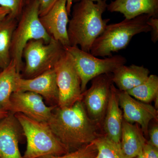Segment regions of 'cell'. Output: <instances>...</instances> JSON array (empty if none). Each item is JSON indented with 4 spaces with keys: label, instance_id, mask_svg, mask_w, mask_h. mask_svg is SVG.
<instances>
[{
    "label": "cell",
    "instance_id": "cell-1",
    "mask_svg": "<svg viewBox=\"0 0 158 158\" xmlns=\"http://www.w3.org/2000/svg\"><path fill=\"white\" fill-rule=\"evenodd\" d=\"M47 123L68 152L93 142L98 134L99 124L88 116L82 101L69 107L57 106Z\"/></svg>",
    "mask_w": 158,
    "mask_h": 158
},
{
    "label": "cell",
    "instance_id": "cell-2",
    "mask_svg": "<svg viewBox=\"0 0 158 158\" xmlns=\"http://www.w3.org/2000/svg\"><path fill=\"white\" fill-rule=\"evenodd\" d=\"M106 1L94 3L90 0H81L77 2L68 26L70 46L79 45L82 50L90 52L94 42L102 34L110 20L102 19L108 6Z\"/></svg>",
    "mask_w": 158,
    "mask_h": 158
},
{
    "label": "cell",
    "instance_id": "cell-3",
    "mask_svg": "<svg viewBox=\"0 0 158 158\" xmlns=\"http://www.w3.org/2000/svg\"><path fill=\"white\" fill-rule=\"evenodd\" d=\"M150 17L142 15L132 19H125L116 23L107 25L102 34L94 42L90 53L96 57H110L113 53L126 48L134 36L150 32L147 21Z\"/></svg>",
    "mask_w": 158,
    "mask_h": 158
},
{
    "label": "cell",
    "instance_id": "cell-4",
    "mask_svg": "<svg viewBox=\"0 0 158 158\" xmlns=\"http://www.w3.org/2000/svg\"><path fill=\"white\" fill-rule=\"evenodd\" d=\"M14 115L27 139V148L23 158L59 156L68 152L47 123L36 121L21 113H15Z\"/></svg>",
    "mask_w": 158,
    "mask_h": 158
},
{
    "label": "cell",
    "instance_id": "cell-5",
    "mask_svg": "<svg viewBox=\"0 0 158 158\" xmlns=\"http://www.w3.org/2000/svg\"><path fill=\"white\" fill-rule=\"evenodd\" d=\"M52 38L40 20L38 1L31 0L22 13L11 41V59L15 63L18 70L19 72L21 70L23 51L29 41L42 40L48 43Z\"/></svg>",
    "mask_w": 158,
    "mask_h": 158
},
{
    "label": "cell",
    "instance_id": "cell-6",
    "mask_svg": "<svg viewBox=\"0 0 158 158\" xmlns=\"http://www.w3.org/2000/svg\"><path fill=\"white\" fill-rule=\"evenodd\" d=\"M71 57L81 80L82 93L86 90L89 81L104 74L111 73L116 69L125 65L127 59L120 55L101 59L79 48L78 46L63 47Z\"/></svg>",
    "mask_w": 158,
    "mask_h": 158
},
{
    "label": "cell",
    "instance_id": "cell-7",
    "mask_svg": "<svg viewBox=\"0 0 158 158\" xmlns=\"http://www.w3.org/2000/svg\"><path fill=\"white\" fill-rule=\"evenodd\" d=\"M64 52V47L52 38L46 43L42 40L29 41L23 51L26 78H32L53 69Z\"/></svg>",
    "mask_w": 158,
    "mask_h": 158
},
{
    "label": "cell",
    "instance_id": "cell-8",
    "mask_svg": "<svg viewBox=\"0 0 158 158\" xmlns=\"http://www.w3.org/2000/svg\"><path fill=\"white\" fill-rule=\"evenodd\" d=\"M59 91L58 106L69 107L83 101L81 80L69 54L64 50L54 67Z\"/></svg>",
    "mask_w": 158,
    "mask_h": 158
},
{
    "label": "cell",
    "instance_id": "cell-9",
    "mask_svg": "<svg viewBox=\"0 0 158 158\" xmlns=\"http://www.w3.org/2000/svg\"><path fill=\"white\" fill-rule=\"evenodd\" d=\"M112 73L104 74L92 79L91 87L83 95L84 106L88 116L100 124L106 114L113 85Z\"/></svg>",
    "mask_w": 158,
    "mask_h": 158
},
{
    "label": "cell",
    "instance_id": "cell-10",
    "mask_svg": "<svg viewBox=\"0 0 158 158\" xmlns=\"http://www.w3.org/2000/svg\"><path fill=\"white\" fill-rule=\"evenodd\" d=\"M39 94L31 91H15L11 97L10 113H21L40 122L47 123L58 106H47Z\"/></svg>",
    "mask_w": 158,
    "mask_h": 158
},
{
    "label": "cell",
    "instance_id": "cell-11",
    "mask_svg": "<svg viewBox=\"0 0 158 158\" xmlns=\"http://www.w3.org/2000/svg\"><path fill=\"white\" fill-rule=\"evenodd\" d=\"M118 96L124 120L132 124L137 123L140 124L142 131L148 135L150 122L157 118V109L148 103L136 100L126 91L118 90Z\"/></svg>",
    "mask_w": 158,
    "mask_h": 158
},
{
    "label": "cell",
    "instance_id": "cell-12",
    "mask_svg": "<svg viewBox=\"0 0 158 158\" xmlns=\"http://www.w3.org/2000/svg\"><path fill=\"white\" fill-rule=\"evenodd\" d=\"M68 15L66 0H58L46 14L40 17L46 32L63 47L70 46L68 34Z\"/></svg>",
    "mask_w": 158,
    "mask_h": 158
},
{
    "label": "cell",
    "instance_id": "cell-13",
    "mask_svg": "<svg viewBox=\"0 0 158 158\" xmlns=\"http://www.w3.org/2000/svg\"><path fill=\"white\" fill-rule=\"evenodd\" d=\"M17 91L34 92L42 96L52 106H58L59 91L55 69H52L32 78L21 77Z\"/></svg>",
    "mask_w": 158,
    "mask_h": 158
},
{
    "label": "cell",
    "instance_id": "cell-14",
    "mask_svg": "<svg viewBox=\"0 0 158 158\" xmlns=\"http://www.w3.org/2000/svg\"><path fill=\"white\" fill-rule=\"evenodd\" d=\"M21 127L14 114L0 119V158H23L19 147Z\"/></svg>",
    "mask_w": 158,
    "mask_h": 158
},
{
    "label": "cell",
    "instance_id": "cell-15",
    "mask_svg": "<svg viewBox=\"0 0 158 158\" xmlns=\"http://www.w3.org/2000/svg\"><path fill=\"white\" fill-rule=\"evenodd\" d=\"M118 90L111 86L110 98L105 115L103 129L105 135L117 144H120L123 115L118 102Z\"/></svg>",
    "mask_w": 158,
    "mask_h": 158
},
{
    "label": "cell",
    "instance_id": "cell-16",
    "mask_svg": "<svg viewBox=\"0 0 158 158\" xmlns=\"http://www.w3.org/2000/svg\"><path fill=\"white\" fill-rule=\"evenodd\" d=\"M107 9L111 12H120L126 19L142 15L158 17V0H115L108 5Z\"/></svg>",
    "mask_w": 158,
    "mask_h": 158
},
{
    "label": "cell",
    "instance_id": "cell-17",
    "mask_svg": "<svg viewBox=\"0 0 158 158\" xmlns=\"http://www.w3.org/2000/svg\"><path fill=\"white\" fill-rule=\"evenodd\" d=\"M149 74V69L143 65H123L112 73V79L118 90L127 91L144 83Z\"/></svg>",
    "mask_w": 158,
    "mask_h": 158
},
{
    "label": "cell",
    "instance_id": "cell-18",
    "mask_svg": "<svg viewBox=\"0 0 158 158\" xmlns=\"http://www.w3.org/2000/svg\"><path fill=\"white\" fill-rule=\"evenodd\" d=\"M21 77L12 59L6 68L0 71V111L10 112L11 96L17 91L19 80Z\"/></svg>",
    "mask_w": 158,
    "mask_h": 158
},
{
    "label": "cell",
    "instance_id": "cell-19",
    "mask_svg": "<svg viewBox=\"0 0 158 158\" xmlns=\"http://www.w3.org/2000/svg\"><path fill=\"white\" fill-rule=\"evenodd\" d=\"M146 140L137 125L123 121L120 146L123 152L129 158H135L142 152Z\"/></svg>",
    "mask_w": 158,
    "mask_h": 158
},
{
    "label": "cell",
    "instance_id": "cell-20",
    "mask_svg": "<svg viewBox=\"0 0 158 158\" xmlns=\"http://www.w3.org/2000/svg\"><path fill=\"white\" fill-rule=\"evenodd\" d=\"M17 23V19L9 15L0 20V70L6 68L11 62V41Z\"/></svg>",
    "mask_w": 158,
    "mask_h": 158
},
{
    "label": "cell",
    "instance_id": "cell-21",
    "mask_svg": "<svg viewBox=\"0 0 158 158\" xmlns=\"http://www.w3.org/2000/svg\"><path fill=\"white\" fill-rule=\"evenodd\" d=\"M126 92L138 101L148 103L158 98V77L149 75L144 83Z\"/></svg>",
    "mask_w": 158,
    "mask_h": 158
},
{
    "label": "cell",
    "instance_id": "cell-22",
    "mask_svg": "<svg viewBox=\"0 0 158 158\" xmlns=\"http://www.w3.org/2000/svg\"><path fill=\"white\" fill-rule=\"evenodd\" d=\"M93 142L97 149L95 158H129L123 152L120 144L113 142L105 135H101Z\"/></svg>",
    "mask_w": 158,
    "mask_h": 158
},
{
    "label": "cell",
    "instance_id": "cell-23",
    "mask_svg": "<svg viewBox=\"0 0 158 158\" xmlns=\"http://www.w3.org/2000/svg\"><path fill=\"white\" fill-rule=\"evenodd\" d=\"M97 149L94 142L84 145L74 151L59 156H51L41 158H95Z\"/></svg>",
    "mask_w": 158,
    "mask_h": 158
},
{
    "label": "cell",
    "instance_id": "cell-24",
    "mask_svg": "<svg viewBox=\"0 0 158 158\" xmlns=\"http://www.w3.org/2000/svg\"><path fill=\"white\" fill-rule=\"evenodd\" d=\"M24 2L25 0H0V6L9 9V15L17 19L22 13Z\"/></svg>",
    "mask_w": 158,
    "mask_h": 158
},
{
    "label": "cell",
    "instance_id": "cell-25",
    "mask_svg": "<svg viewBox=\"0 0 158 158\" xmlns=\"http://www.w3.org/2000/svg\"><path fill=\"white\" fill-rule=\"evenodd\" d=\"M147 23L151 28L152 41L156 43L158 40V18L150 17Z\"/></svg>",
    "mask_w": 158,
    "mask_h": 158
},
{
    "label": "cell",
    "instance_id": "cell-26",
    "mask_svg": "<svg viewBox=\"0 0 158 158\" xmlns=\"http://www.w3.org/2000/svg\"><path fill=\"white\" fill-rule=\"evenodd\" d=\"M58 0H37L39 4V16H43L51 9Z\"/></svg>",
    "mask_w": 158,
    "mask_h": 158
},
{
    "label": "cell",
    "instance_id": "cell-27",
    "mask_svg": "<svg viewBox=\"0 0 158 158\" xmlns=\"http://www.w3.org/2000/svg\"><path fill=\"white\" fill-rule=\"evenodd\" d=\"M142 153L145 158H158V149L146 141L144 144Z\"/></svg>",
    "mask_w": 158,
    "mask_h": 158
},
{
    "label": "cell",
    "instance_id": "cell-28",
    "mask_svg": "<svg viewBox=\"0 0 158 158\" xmlns=\"http://www.w3.org/2000/svg\"><path fill=\"white\" fill-rule=\"evenodd\" d=\"M150 140L148 141L154 147L158 149V127L157 125L154 126L148 131Z\"/></svg>",
    "mask_w": 158,
    "mask_h": 158
},
{
    "label": "cell",
    "instance_id": "cell-29",
    "mask_svg": "<svg viewBox=\"0 0 158 158\" xmlns=\"http://www.w3.org/2000/svg\"><path fill=\"white\" fill-rule=\"evenodd\" d=\"M10 13V11L9 9L0 6V20L7 17Z\"/></svg>",
    "mask_w": 158,
    "mask_h": 158
},
{
    "label": "cell",
    "instance_id": "cell-30",
    "mask_svg": "<svg viewBox=\"0 0 158 158\" xmlns=\"http://www.w3.org/2000/svg\"><path fill=\"white\" fill-rule=\"evenodd\" d=\"M73 0H66V9L69 15L70 14Z\"/></svg>",
    "mask_w": 158,
    "mask_h": 158
},
{
    "label": "cell",
    "instance_id": "cell-31",
    "mask_svg": "<svg viewBox=\"0 0 158 158\" xmlns=\"http://www.w3.org/2000/svg\"><path fill=\"white\" fill-rule=\"evenodd\" d=\"M9 113V112L0 111V119H2V118L8 116Z\"/></svg>",
    "mask_w": 158,
    "mask_h": 158
},
{
    "label": "cell",
    "instance_id": "cell-32",
    "mask_svg": "<svg viewBox=\"0 0 158 158\" xmlns=\"http://www.w3.org/2000/svg\"><path fill=\"white\" fill-rule=\"evenodd\" d=\"M135 158H144V155H143V153L141 152V154L137 156Z\"/></svg>",
    "mask_w": 158,
    "mask_h": 158
},
{
    "label": "cell",
    "instance_id": "cell-33",
    "mask_svg": "<svg viewBox=\"0 0 158 158\" xmlns=\"http://www.w3.org/2000/svg\"><path fill=\"white\" fill-rule=\"evenodd\" d=\"M81 1V0H73L74 2H79V1ZM90 1H92V2H99V1H102V0H90Z\"/></svg>",
    "mask_w": 158,
    "mask_h": 158
},
{
    "label": "cell",
    "instance_id": "cell-34",
    "mask_svg": "<svg viewBox=\"0 0 158 158\" xmlns=\"http://www.w3.org/2000/svg\"><path fill=\"white\" fill-rule=\"evenodd\" d=\"M31 0H25V2L27 3V4H28L29 3L31 2Z\"/></svg>",
    "mask_w": 158,
    "mask_h": 158
}]
</instances>
